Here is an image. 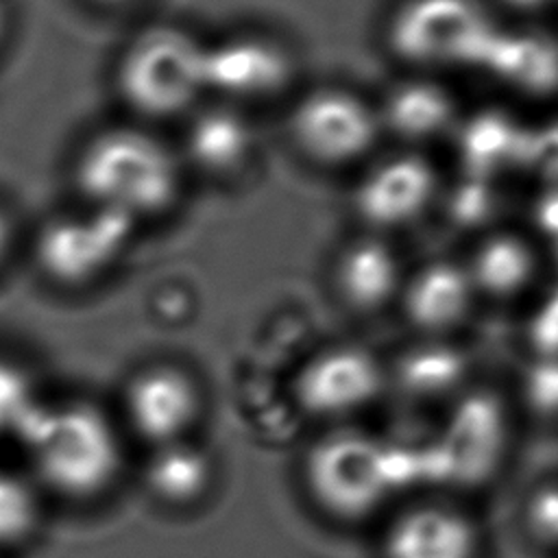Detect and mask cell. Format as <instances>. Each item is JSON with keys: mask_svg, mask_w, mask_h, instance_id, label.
Returning a JSON list of instances; mask_svg holds the SVG:
<instances>
[{"mask_svg": "<svg viewBox=\"0 0 558 558\" xmlns=\"http://www.w3.org/2000/svg\"><path fill=\"white\" fill-rule=\"evenodd\" d=\"M70 177L81 205L116 211L140 225L177 205L187 170L177 144L163 140L155 126L129 120L83 140Z\"/></svg>", "mask_w": 558, "mask_h": 558, "instance_id": "obj_1", "label": "cell"}, {"mask_svg": "<svg viewBox=\"0 0 558 558\" xmlns=\"http://www.w3.org/2000/svg\"><path fill=\"white\" fill-rule=\"evenodd\" d=\"M15 438L28 475L68 501L102 497L124 469L122 427L94 401H37Z\"/></svg>", "mask_w": 558, "mask_h": 558, "instance_id": "obj_2", "label": "cell"}, {"mask_svg": "<svg viewBox=\"0 0 558 558\" xmlns=\"http://www.w3.org/2000/svg\"><path fill=\"white\" fill-rule=\"evenodd\" d=\"M113 85L133 120L181 122L207 100V39L181 24H153L120 50Z\"/></svg>", "mask_w": 558, "mask_h": 558, "instance_id": "obj_3", "label": "cell"}, {"mask_svg": "<svg viewBox=\"0 0 558 558\" xmlns=\"http://www.w3.org/2000/svg\"><path fill=\"white\" fill-rule=\"evenodd\" d=\"M303 484L327 517L366 521L397 493L388 442L351 423L329 427L303 456Z\"/></svg>", "mask_w": 558, "mask_h": 558, "instance_id": "obj_4", "label": "cell"}, {"mask_svg": "<svg viewBox=\"0 0 558 558\" xmlns=\"http://www.w3.org/2000/svg\"><path fill=\"white\" fill-rule=\"evenodd\" d=\"M286 129L292 146L320 168L364 166L384 135L377 100L347 85H318L296 96Z\"/></svg>", "mask_w": 558, "mask_h": 558, "instance_id": "obj_5", "label": "cell"}, {"mask_svg": "<svg viewBox=\"0 0 558 558\" xmlns=\"http://www.w3.org/2000/svg\"><path fill=\"white\" fill-rule=\"evenodd\" d=\"M137 222L116 211L81 205L48 218L35 233L33 257L57 286L81 288L102 277L129 248Z\"/></svg>", "mask_w": 558, "mask_h": 558, "instance_id": "obj_6", "label": "cell"}, {"mask_svg": "<svg viewBox=\"0 0 558 558\" xmlns=\"http://www.w3.org/2000/svg\"><path fill=\"white\" fill-rule=\"evenodd\" d=\"M388 388V366L375 351L355 342L323 347L292 377L296 408L329 427L349 425Z\"/></svg>", "mask_w": 558, "mask_h": 558, "instance_id": "obj_7", "label": "cell"}, {"mask_svg": "<svg viewBox=\"0 0 558 558\" xmlns=\"http://www.w3.org/2000/svg\"><path fill=\"white\" fill-rule=\"evenodd\" d=\"M379 558H490V530L466 497L440 490L390 514Z\"/></svg>", "mask_w": 558, "mask_h": 558, "instance_id": "obj_8", "label": "cell"}, {"mask_svg": "<svg viewBox=\"0 0 558 558\" xmlns=\"http://www.w3.org/2000/svg\"><path fill=\"white\" fill-rule=\"evenodd\" d=\"M296 74V54L270 33L246 28L207 39V98L251 111L286 96Z\"/></svg>", "mask_w": 558, "mask_h": 558, "instance_id": "obj_9", "label": "cell"}, {"mask_svg": "<svg viewBox=\"0 0 558 558\" xmlns=\"http://www.w3.org/2000/svg\"><path fill=\"white\" fill-rule=\"evenodd\" d=\"M120 403L122 425L148 447L192 438L205 408L198 379L170 362L135 371L124 384Z\"/></svg>", "mask_w": 558, "mask_h": 558, "instance_id": "obj_10", "label": "cell"}, {"mask_svg": "<svg viewBox=\"0 0 558 558\" xmlns=\"http://www.w3.org/2000/svg\"><path fill=\"white\" fill-rule=\"evenodd\" d=\"M177 150L187 172L209 181H235L257 159L259 135L248 109L207 98L181 120Z\"/></svg>", "mask_w": 558, "mask_h": 558, "instance_id": "obj_11", "label": "cell"}, {"mask_svg": "<svg viewBox=\"0 0 558 558\" xmlns=\"http://www.w3.org/2000/svg\"><path fill=\"white\" fill-rule=\"evenodd\" d=\"M432 196L427 163L410 153L371 157L351 187V209L364 231L386 235L425 209Z\"/></svg>", "mask_w": 558, "mask_h": 558, "instance_id": "obj_12", "label": "cell"}, {"mask_svg": "<svg viewBox=\"0 0 558 558\" xmlns=\"http://www.w3.org/2000/svg\"><path fill=\"white\" fill-rule=\"evenodd\" d=\"M408 270L386 235L364 231L333 262L331 283L340 303L355 314H375L399 303Z\"/></svg>", "mask_w": 558, "mask_h": 558, "instance_id": "obj_13", "label": "cell"}, {"mask_svg": "<svg viewBox=\"0 0 558 558\" xmlns=\"http://www.w3.org/2000/svg\"><path fill=\"white\" fill-rule=\"evenodd\" d=\"M469 275L453 264H425L408 272L399 307L412 329L438 340L456 329L471 312L475 299Z\"/></svg>", "mask_w": 558, "mask_h": 558, "instance_id": "obj_14", "label": "cell"}, {"mask_svg": "<svg viewBox=\"0 0 558 558\" xmlns=\"http://www.w3.org/2000/svg\"><path fill=\"white\" fill-rule=\"evenodd\" d=\"M140 480L150 499L168 510H190L203 504L216 482L211 453L194 438L150 447Z\"/></svg>", "mask_w": 558, "mask_h": 558, "instance_id": "obj_15", "label": "cell"}, {"mask_svg": "<svg viewBox=\"0 0 558 558\" xmlns=\"http://www.w3.org/2000/svg\"><path fill=\"white\" fill-rule=\"evenodd\" d=\"M456 375V353L442 342L425 338V342L403 351L388 366V386H395L410 399H434L451 386Z\"/></svg>", "mask_w": 558, "mask_h": 558, "instance_id": "obj_16", "label": "cell"}, {"mask_svg": "<svg viewBox=\"0 0 558 558\" xmlns=\"http://www.w3.org/2000/svg\"><path fill=\"white\" fill-rule=\"evenodd\" d=\"M44 517V490L22 471L0 466V551L26 545Z\"/></svg>", "mask_w": 558, "mask_h": 558, "instance_id": "obj_17", "label": "cell"}, {"mask_svg": "<svg viewBox=\"0 0 558 558\" xmlns=\"http://www.w3.org/2000/svg\"><path fill=\"white\" fill-rule=\"evenodd\" d=\"M384 133L418 137L434 131L445 113L442 98L423 83H399L377 102Z\"/></svg>", "mask_w": 558, "mask_h": 558, "instance_id": "obj_18", "label": "cell"}, {"mask_svg": "<svg viewBox=\"0 0 558 558\" xmlns=\"http://www.w3.org/2000/svg\"><path fill=\"white\" fill-rule=\"evenodd\" d=\"M525 541L541 556L558 558V480H547L525 495L521 508Z\"/></svg>", "mask_w": 558, "mask_h": 558, "instance_id": "obj_19", "label": "cell"}, {"mask_svg": "<svg viewBox=\"0 0 558 558\" xmlns=\"http://www.w3.org/2000/svg\"><path fill=\"white\" fill-rule=\"evenodd\" d=\"M37 401L24 368L0 360V438L15 436Z\"/></svg>", "mask_w": 558, "mask_h": 558, "instance_id": "obj_20", "label": "cell"}, {"mask_svg": "<svg viewBox=\"0 0 558 558\" xmlns=\"http://www.w3.org/2000/svg\"><path fill=\"white\" fill-rule=\"evenodd\" d=\"M13 246H15V222L11 211L0 203V268L9 259Z\"/></svg>", "mask_w": 558, "mask_h": 558, "instance_id": "obj_21", "label": "cell"}, {"mask_svg": "<svg viewBox=\"0 0 558 558\" xmlns=\"http://www.w3.org/2000/svg\"><path fill=\"white\" fill-rule=\"evenodd\" d=\"M13 24H15V13L9 0H0V52L9 44L13 35Z\"/></svg>", "mask_w": 558, "mask_h": 558, "instance_id": "obj_22", "label": "cell"}, {"mask_svg": "<svg viewBox=\"0 0 558 558\" xmlns=\"http://www.w3.org/2000/svg\"><path fill=\"white\" fill-rule=\"evenodd\" d=\"M89 2L96 7H102V9H124V7L137 4L140 0H89Z\"/></svg>", "mask_w": 558, "mask_h": 558, "instance_id": "obj_23", "label": "cell"}]
</instances>
